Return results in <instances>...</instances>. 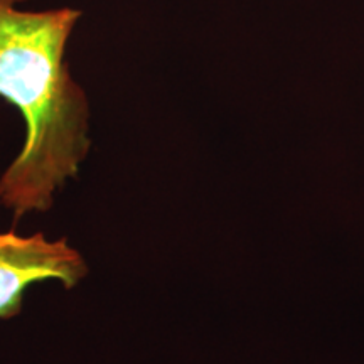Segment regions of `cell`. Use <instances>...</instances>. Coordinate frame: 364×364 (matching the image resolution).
I'll use <instances>...</instances> for the list:
<instances>
[{
    "label": "cell",
    "mask_w": 364,
    "mask_h": 364,
    "mask_svg": "<svg viewBox=\"0 0 364 364\" xmlns=\"http://www.w3.org/2000/svg\"><path fill=\"white\" fill-rule=\"evenodd\" d=\"M21 2L0 0V98L26 124L24 147L0 176V206L14 220L49 211L91 149L88 98L65 59L81 12L22 11Z\"/></svg>",
    "instance_id": "1"
},
{
    "label": "cell",
    "mask_w": 364,
    "mask_h": 364,
    "mask_svg": "<svg viewBox=\"0 0 364 364\" xmlns=\"http://www.w3.org/2000/svg\"><path fill=\"white\" fill-rule=\"evenodd\" d=\"M88 273L83 255L68 238L49 240L44 233L22 236L0 233V318L16 317L24 294L38 282L58 280L73 289Z\"/></svg>",
    "instance_id": "2"
}]
</instances>
